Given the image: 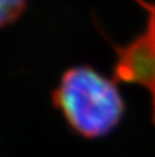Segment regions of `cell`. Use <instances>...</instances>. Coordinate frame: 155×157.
<instances>
[{"label":"cell","instance_id":"cell-1","mask_svg":"<svg viewBox=\"0 0 155 157\" xmlns=\"http://www.w3.org/2000/svg\"><path fill=\"white\" fill-rule=\"evenodd\" d=\"M51 101L70 130L87 139L106 136L125 114V101L115 80L89 65L66 69Z\"/></svg>","mask_w":155,"mask_h":157},{"label":"cell","instance_id":"cell-2","mask_svg":"<svg viewBox=\"0 0 155 157\" xmlns=\"http://www.w3.org/2000/svg\"><path fill=\"white\" fill-rule=\"evenodd\" d=\"M146 13L143 30L126 44L118 46L109 37L115 59L113 76L115 81L144 88L151 101V120L155 125V2L135 0Z\"/></svg>","mask_w":155,"mask_h":157},{"label":"cell","instance_id":"cell-3","mask_svg":"<svg viewBox=\"0 0 155 157\" xmlns=\"http://www.w3.org/2000/svg\"><path fill=\"white\" fill-rule=\"evenodd\" d=\"M27 7V0H0V28L14 24Z\"/></svg>","mask_w":155,"mask_h":157}]
</instances>
